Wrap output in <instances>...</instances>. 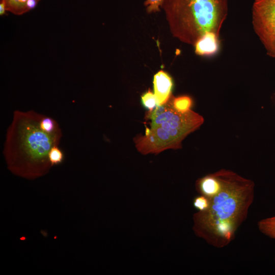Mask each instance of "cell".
I'll list each match as a JSON object with an SVG mask.
<instances>
[{
	"label": "cell",
	"mask_w": 275,
	"mask_h": 275,
	"mask_svg": "<svg viewBox=\"0 0 275 275\" xmlns=\"http://www.w3.org/2000/svg\"><path fill=\"white\" fill-rule=\"evenodd\" d=\"M218 36L212 32H207L204 34L194 45L195 53L202 56L215 54L219 49Z\"/></svg>",
	"instance_id": "ba28073f"
},
{
	"label": "cell",
	"mask_w": 275,
	"mask_h": 275,
	"mask_svg": "<svg viewBox=\"0 0 275 275\" xmlns=\"http://www.w3.org/2000/svg\"><path fill=\"white\" fill-rule=\"evenodd\" d=\"M222 187V181L216 172L199 178L195 183L197 191L209 199L215 196Z\"/></svg>",
	"instance_id": "52a82bcc"
},
{
	"label": "cell",
	"mask_w": 275,
	"mask_h": 275,
	"mask_svg": "<svg viewBox=\"0 0 275 275\" xmlns=\"http://www.w3.org/2000/svg\"><path fill=\"white\" fill-rule=\"evenodd\" d=\"M222 184L220 191L210 199V206L194 214L195 234L209 244L222 248L235 238V232L246 219L254 198V182L234 172H216Z\"/></svg>",
	"instance_id": "6da1fadb"
},
{
	"label": "cell",
	"mask_w": 275,
	"mask_h": 275,
	"mask_svg": "<svg viewBox=\"0 0 275 275\" xmlns=\"http://www.w3.org/2000/svg\"><path fill=\"white\" fill-rule=\"evenodd\" d=\"M257 226L261 233L270 238L275 239V216L259 221Z\"/></svg>",
	"instance_id": "8fae6325"
},
{
	"label": "cell",
	"mask_w": 275,
	"mask_h": 275,
	"mask_svg": "<svg viewBox=\"0 0 275 275\" xmlns=\"http://www.w3.org/2000/svg\"><path fill=\"white\" fill-rule=\"evenodd\" d=\"M39 0H1L6 10L15 15H21L34 8Z\"/></svg>",
	"instance_id": "9c48e42d"
},
{
	"label": "cell",
	"mask_w": 275,
	"mask_h": 275,
	"mask_svg": "<svg viewBox=\"0 0 275 275\" xmlns=\"http://www.w3.org/2000/svg\"><path fill=\"white\" fill-rule=\"evenodd\" d=\"M142 102L145 108L150 112L152 111L157 106V102L154 93L150 90L141 96Z\"/></svg>",
	"instance_id": "4fadbf2b"
},
{
	"label": "cell",
	"mask_w": 275,
	"mask_h": 275,
	"mask_svg": "<svg viewBox=\"0 0 275 275\" xmlns=\"http://www.w3.org/2000/svg\"><path fill=\"white\" fill-rule=\"evenodd\" d=\"M43 116L33 111L14 113L3 150L8 160L30 168L51 166L49 152L58 146L62 134L61 129L51 133L42 130L40 121Z\"/></svg>",
	"instance_id": "7a4b0ae2"
},
{
	"label": "cell",
	"mask_w": 275,
	"mask_h": 275,
	"mask_svg": "<svg viewBox=\"0 0 275 275\" xmlns=\"http://www.w3.org/2000/svg\"><path fill=\"white\" fill-rule=\"evenodd\" d=\"M6 8L5 4L3 2H1L0 4V14L1 15H3L5 14V11H6Z\"/></svg>",
	"instance_id": "e0dca14e"
},
{
	"label": "cell",
	"mask_w": 275,
	"mask_h": 275,
	"mask_svg": "<svg viewBox=\"0 0 275 275\" xmlns=\"http://www.w3.org/2000/svg\"><path fill=\"white\" fill-rule=\"evenodd\" d=\"M49 161L51 166L61 163L64 159V154L58 146H54L50 149L48 154Z\"/></svg>",
	"instance_id": "5bb4252c"
},
{
	"label": "cell",
	"mask_w": 275,
	"mask_h": 275,
	"mask_svg": "<svg viewBox=\"0 0 275 275\" xmlns=\"http://www.w3.org/2000/svg\"><path fill=\"white\" fill-rule=\"evenodd\" d=\"M40 127L42 130L49 133L61 129L55 120L50 117L44 115L40 121Z\"/></svg>",
	"instance_id": "7c38bea8"
},
{
	"label": "cell",
	"mask_w": 275,
	"mask_h": 275,
	"mask_svg": "<svg viewBox=\"0 0 275 275\" xmlns=\"http://www.w3.org/2000/svg\"><path fill=\"white\" fill-rule=\"evenodd\" d=\"M153 82L157 106L166 103L172 96V78L167 73L160 70L154 75Z\"/></svg>",
	"instance_id": "8992f818"
},
{
	"label": "cell",
	"mask_w": 275,
	"mask_h": 275,
	"mask_svg": "<svg viewBox=\"0 0 275 275\" xmlns=\"http://www.w3.org/2000/svg\"><path fill=\"white\" fill-rule=\"evenodd\" d=\"M170 29L181 41L194 45L207 32L219 36L228 12V0H165Z\"/></svg>",
	"instance_id": "3957f363"
},
{
	"label": "cell",
	"mask_w": 275,
	"mask_h": 275,
	"mask_svg": "<svg viewBox=\"0 0 275 275\" xmlns=\"http://www.w3.org/2000/svg\"><path fill=\"white\" fill-rule=\"evenodd\" d=\"M173 107L177 112L185 113L189 110L193 105L191 98L187 95H183L177 97L173 96L172 99Z\"/></svg>",
	"instance_id": "30bf717a"
},
{
	"label": "cell",
	"mask_w": 275,
	"mask_h": 275,
	"mask_svg": "<svg viewBox=\"0 0 275 275\" xmlns=\"http://www.w3.org/2000/svg\"><path fill=\"white\" fill-rule=\"evenodd\" d=\"M252 24L267 54L275 59V0L255 1Z\"/></svg>",
	"instance_id": "5b68a950"
},
{
	"label": "cell",
	"mask_w": 275,
	"mask_h": 275,
	"mask_svg": "<svg viewBox=\"0 0 275 275\" xmlns=\"http://www.w3.org/2000/svg\"><path fill=\"white\" fill-rule=\"evenodd\" d=\"M210 199L201 195L196 197L193 200V205L198 211L207 210L210 206Z\"/></svg>",
	"instance_id": "9a60e30c"
},
{
	"label": "cell",
	"mask_w": 275,
	"mask_h": 275,
	"mask_svg": "<svg viewBox=\"0 0 275 275\" xmlns=\"http://www.w3.org/2000/svg\"><path fill=\"white\" fill-rule=\"evenodd\" d=\"M172 97L166 102L162 113L150 118V128L141 137L143 147L148 153L181 149L183 140L204 123L203 116L191 109L185 113L176 111L172 106Z\"/></svg>",
	"instance_id": "277c9868"
},
{
	"label": "cell",
	"mask_w": 275,
	"mask_h": 275,
	"mask_svg": "<svg viewBox=\"0 0 275 275\" xmlns=\"http://www.w3.org/2000/svg\"><path fill=\"white\" fill-rule=\"evenodd\" d=\"M165 0H146L144 5L146 7L148 13L158 12L160 7H162Z\"/></svg>",
	"instance_id": "2e32d148"
}]
</instances>
